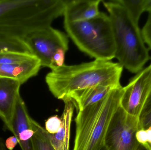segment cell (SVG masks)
<instances>
[{
    "label": "cell",
    "instance_id": "obj_17",
    "mask_svg": "<svg viewBox=\"0 0 151 150\" xmlns=\"http://www.w3.org/2000/svg\"><path fill=\"white\" fill-rule=\"evenodd\" d=\"M127 11L133 20L138 23L145 11V0H117Z\"/></svg>",
    "mask_w": 151,
    "mask_h": 150
},
{
    "label": "cell",
    "instance_id": "obj_24",
    "mask_svg": "<svg viewBox=\"0 0 151 150\" xmlns=\"http://www.w3.org/2000/svg\"><path fill=\"white\" fill-rule=\"evenodd\" d=\"M0 150H7L5 144L2 138H0Z\"/></svg>",
    "mask_w": 151,
    "mask_h": 150
},
{
    "label": "cell",
    "instance_id": "obj_6",
    "mask_svg": "<svg viewBox=\"0 0 151 150\" xmlns=\"http://www.w3.org/2000/svg\"><path fill=\"white\" fill-rule=\"evenodd\" d=\"M138 119L119 107L113 116L106 135V150H137L140 144L136 139Z\"/></svg>",
    "mask_w": 151,
    "mask_h": 150
},
{
    "label": "cell",
    "instance_id": "obj_18",
    "mask_svg": "<svg viewBox=\"0 0 151 150\" xmlns=\"http://www.w3.org/2000/svg\"><path fill=\"white\" fill-rule=\"evenodd\" d=\"M138 129L151 126V91L138 117Z\"/></svg>",
    "mask_w": 151,
    "mask_h": 150
},
{
    "label": "cell",
    "instance_id": "obj_2",
    "mask_svg": "<svg viewBox=\"0 0 151 150\" xmlns=\"http://www.w3.org/2000/svg\"><path fill=\"white\" fill-rule=\"evenodd\" d=\"M65 0H0V36L23 39L63 15Z\"/></svg>",
    "mask_w": 151,
    "mask_h": 150
},
{
    "label": "cell",
    "instance_id": "obj_4",
    "mask_svg": "<svg viewBox=\"0 0 151 150\" xmlns=\"http://www.w3.org/2000/svg\"><path fill=\"white\" fill-rule=\"evenodd\" d=\"M123 93L121 85L101 101L77 112L73 150H101L104 147L106 132Z\"/></svg>",
    "mask_w": 151,
    "mask_h": 150
},
{
    "label": "cell",
    "instance_id": "obj_8",
    "mask_svg": "<svg viewBox=\"0 0 151 150\" xmlns=\"http://www.w3.org/2000/svg\"><path fill=\"white\" fill-rule=\"evenodd\" d=\"M151 91V63L131 78L123 87L120 106L128 114L138 118Z\"/></svg>",
    "mask_w": 151,
    "mask_h": 150
},
{
    "label": "cell",
    "instance_id": "obj_21",
    "mask_svg": "<svg viewBox=\"0 0 151 150\" xmlns=\"http://www.w3.org/2000/svg\"><path fill=\"white\" fill-rule=\"evenodd\" d=\"M141 31L145 42L151 50V11L149 12L147 21Z\"/></svg>",
    "mask_w": 151,
    "mask_h": 150
},
{
    "label": "cell",
    "instance_id": "obj_1",
    "mask_svg": "<svg viewBox=\"0 0 151 150\" xmlns=\"http://www.w3.org/2000/svg\"><path fill=\"white\" fill-rule=\"evenodd\" d=\"M123 69L119 63L95 60L78 65L64 64L51 70L45 80L54 97L64 101L76 92L95 85L121 86Z\"/></svg>",
    "mask_w": 151,
    "mask_h": 150
},
{
    "label": "cell",
    "instance_id": "obj_25",
    "mask_svg": "<svg viewBox=\"0 0 151 150\" xmlns=\"http://www.w3.org/2000/svg\"><path fill=\"white\" fill-rule=\"evenodd\" d=\"M137 150H146V149L142 146V145L140 144L139 146H138V148H137Z\"/></svg>",
    "mask_w": 151,
    "mask_h": 150
},
{
    "label": "cell",
    "instance_id": "obj_15",
    "mask_svg": "<svg viewBox=\"0 0 151 150\" xmlns=\"http://www.w3.org/2000/svg\"><path fill=\"white\" fill-rule=\"evenodd\" d=\"M31 127L34 131L32 141L35 150H55L45 129L32 119Z\"/></svg>",
    "mask_w": 151,
    "mask_h": 150
},
{
    "label": "cell",
    "instance_id": "obj_5",
    "mask_svg": "<svg viewBox=\"0 0 151 150\" xmlns=\"http://www.w3.org/2000/svg\"><path fill=\"white\" fill-rule=\"evenodd\" d=\"M64 27L82 52L96 60L111 61L115 58L116 46L109 15L100 12L88 20L64 22Z\"/></svg>",
    "mask_w": 151,
    "mask_h": 150
},
{
    "label": "cell",
    "instance_id": "obj_14",
    "mask_svg": "<svg viewBox=\"0 0 151 150\" xmlns=\"http://www.w3.org/2000/svg\"><path fill=\"white\" fill-rule=\"evenodd\" d=\"M65 106L61 119L62 125L57 134H48L50 143L55 150H70L71 127L74 106L71 101H65Z\"/></svg>",
    "mask_w": 151,
    "mask_h": 150
},
{
    "label": "cell",
    "instance_id": "obj_7",
    "mask_svg": "<svg viewBox=\"0 0 151 150\" xmlns=\"http://www.w3.org/2000/svg\"><path fill=\"white\" fill-rule=\"evenodd\" d=\"M23 40L32 54L40 60L41 67L50 69L55 55L61 50L67 52L69 49L67 36L51 26L29 33Z\"/></svg>",
    "mask_w": 151,
    "mask_h": 150
},
{
    "label": "cell",
    "instance_id": "obj_23",
    "mask_svg": "<svg viewBox=\"0 0 151 150\" xmlns=\"http://www.w3.org/2000/svg\"><path fill=\"white\" fill-rule=\"evenodd\" d=\"M145 11L148 12L151 11V0H145Z\"/></svg>",
    "mask_w": 151,
    "mask_h": 150
},
{
    "label": "cell",
    "instance_id": "obj_13",
    "mask_svg": "<svg viewBox=\"0 0 151 150\" xmlns=\"http://www.w3.org/2000/svg\"><path fill=\"white\" fill-rule=\"evenodd\" d=\"M115 88L116 87L104 85H95L76 92L64 102L71 101L78 112L101 101Z\"/></svg>",
    "mask_w": 151,
    "mask_h": 150
},
{
    "label": "cell",
    "instance_id": "obj_19",
    "mask_svg": "<svg viewBox=\"0 0 151 150\" xmlns=\"http://www.w3.org/2000/svg\"><path fill=\"white\" fill-rule=\"evenodd\" d=\"M34 55L27 53H0V64H11L21 62L31 58Z\"/></svg>",
    "mask_w": 151,
    "mask_h": 150
},
{
    "label": "cell",
    "instance_id": "obj_16",
    "mask_svg": "<svg viewBox=\"0 0 151 150\" xmlns=\"http://www.w3.org/2000/svg\"><path fill=\"white\" fill-rule=\"evenodd\" d=\"M7 52L32 54L31 49L22 39L0 36V53Z\"/></svg>",
    "mask_w": 151,
    "mask_h": 150
},
{
    "label": "cell",
    "instance_id": "obj_11",
    "mask_svg": "<svg viewBox=\"0 0 151 150\" xmlns=\"http://www.w3.org/2000/svg\"><path fill=\"white\" fill-rule=\"evenodd\" d=\"M41 67L40 60L33 55L21 62L0 64V77L14 79L22 85L36 76Z\"/></svg>",
    "mask_w": 151,
    "mask_h": 150
},
{
    "label": "cell",
    "instance_id": "obj_22",
    "mask_svg": "<svg viewBox=\"0 0 151 150\" xmlns=\"http://www.w3.org/2000/svg\"><path fill=\"white\" fill-rule=\"evenodd\" d=\"M18 143L17 137L15 136H12L8 138L5 141V147L8 150H12Z\"/></svg>",
    "mask_w": 151,
    "mask_h": 150
},
{
    "label": "cell",
    "instance_id": "obj_26",
    "mask_svg": "<svg viewBox=\"0 0 151 150\" xmlns=\"http://www.w3.org/2000/svg\"><path fill=\"white\" fill-rule=\"evenodd\" d=\"M101 150H106V149L105 147L104 146Z\"/></svg>",
    "mask_w": 151,
    "mask_h": 150
},
{
    "label": "cell",
    "instance_id": "obj_12",
    "mask_svg": "<svg viewBox=\"0 0 151 150\" xmlns=\"http://www.w3.org/2000/svg\"><path fill=\"white\" fill-rule=\"evenodd\" d=\"M101 0H65L64 22L84 21L94 18L100 13Z\"/></svg>",
    "mask_w": 151,
    "mask_h": 150
},
{
    "label": "cell",
    "instance_id": "obj_20",
    "mask_svg": "<svg viewBox=\"0 0 151 150\" xmlns=\"http://www.w3.org/2000/svg\"><path fill=\"white\" fill-rule=\"evenodd\" d=\"M62 121L61 118L58 115L50 117L45 122V130L49 134H57L62 127Z\"/></svg>",
    "mask_w": 151,
    "mask_h": 150
},
{
    "label": "cell",
    "instance_id": "obj_10",
    "mask_svg": "<svg viewBox=\"0 0 151 150\" xmlns=\"http://www.w3.org/2000/svg\"><path fill=\"white\" fill-rule=\"evenodd\" d=\"M21 85L17 80L0 77V118L12 133V119Z\"/></svg>",
    "mask_w": 151,
    "mask_h": 150
},
{
    "label": "cell",
    "instance_id": "obj_3",
    "mask_svg": "<svg viewBox=\"0 0 151 150\" xmlns=\"http://www.w3.org/2000/svg\"><path fill=\"white\" fill-rule=\"evenodd\" d=\"M102 1L111 22L116 46L115 58L123 68L137 74L150 59L138 23L117 0Z\"/></svg>",
    "mask_w": 151,
    "mask_h": 150
},
{
    "label": "cell",
    "instance_id": "obj_9",
    "mask_svg": "<svg viewBox=\"0 0 151 150\" xmlns=\"http://www.w3.org/2000/svg\"><path fill=\"white\" fill-rule=\"evenodd\" d=\"M32 119L19 94L17 98L12 119V134L17 137L22 150H35L32 141L34 131L31 127Z\"/></svg>",
    "mask_w": 151,
    "mask_h": 150
}]
</instances>
